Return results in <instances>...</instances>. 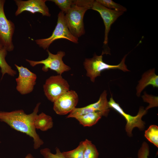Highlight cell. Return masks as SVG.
Here are the masks:
<instances>
[{
    "label": "cell",
    "instance_id": "6da1fadb",
    "mask_svg": "<svg viewBox=\"0 0 158 158\" xmlns=\"http://www.w3.org/2000/svg\"><path fill=\"white\" fill-rule=\"evenodd\" d=\"M40 104V102L37 104L33 112L28 114L22 109L11 112L0 111V121L6 123L13 129L32 138L35 149L39 148L44 143L37 133L34 125Z\"/></svg>",
    "mask_w": 158,
    "mask_h": 158
},
{
    "label": "cell",
    "instance_id": "7a4b0ae2",
    "mask_svg": "<svg viewBox=\"0 0 158 158\" xmlns=\"http://www.w3.org/2000/svg\"><path fill=\"white\" fill-rule=\"evenodd\" d=\"M95 0H73L71 8L65 14L68 28L71 34L78 38L85 33L83 18L85 12L91 9Z\"/></svg>",
    "mask_w": 158,
    "mask_h": 158
},
{
    "label": "cell",
    "instance_id": "3957f363",
    "mask_svg": "<svg viewBox=\"0 0 158 158\" xmlns=\"http://www.w3.org/2000/svg\"><path fill=\"white\" fill-rule=\"evenodd\" d=\"M102 54L98 56L95 53L92 58H86L83 62V66L86 71V75L90 78L91 82H94L95 78L100 76L102 71L105 70L113 69L121 70L124 72L130 71L125 64L127 55L124 56L119 64L111 65L103 61Z\"/></svg>",
    "mask_w": 158,
    "mask_h": 158
},
{
    "label": "cell",
    "instance_id": "277c9868",
    "mask_svg": "<svg viewBox=\"0 0 158 158\" xmlns=\"http://www.w3.org/2000/svg\"><path fill=\"white\" fill-rule=\"evenodd\" d=\"M65 39L74 43H78V38L73 36L67 26L65 18V14L60 11L58 15L57 24L51 35L44 39H37L35 41L40 47L45 50L48 49L50 44L55 40Z\"/></svg>",
    "mask_w": 158,
    "mask_h": 158
},
{
    "label": "cell",
    "instance_id": "5b68a950",
    "mask_svg": "<svg viewBox=\"0 0 158 158\" xmlns=\"http://www.w3.org/2000/svg\"><path fill=\"white\" fill-rule=\"evenodd\" d=\"M46 50L48 55L47 59L38 61L26 59V61L32 67L43 64L42 69L43 71L46 72L50 69L55 71L58 75H61L64 72L71 69L70 67L65 64L63 61V58L65 55V52L60 51L56 54H54L48 49Z\"/></svg>",
    "mask_w": 158,
    "mask_h": 158
},
{
    "label": "cell",
    "instance_id": "8992f818",
    "mask_svg": "<svg viewBox=\"0 0 158 158\" xmlns=\"http://www.w3.org/2000/svg\"><path fill=\"white\" fill-rule=\"evenodd\" d=\"M5 0H0V44L7 51H13V37L15 29L14 23L8 20L4 11Z\"/></svg>",
    "mask_w": 158,
    "mask_h": 158
},
{
    "label": "cell",
    "instance_id": "52a82bcc",
    "mask_svg": "<svg viewBox=\"0 0 158 158\" xmlns=\"http://www.w3.org/2000/svg\"><path fill=\"white\" fill-rule=\"evenodd\" d=\"M44 94L48 99L54 102L59 97L70 90L67 81L61 75L50 76L43 86Z\"/></svg>",
    "mask_w": 158,
    "mask_h": 158
},
{
    "label": "cell",
    "instance_id": "ba28073f",
    "mask_svg": "<svg viewBox=\"0 0 158 158\" xmlns=\"http://www.w3.org/2000/svg\"><path fill=\"white\" fill-rule=\"evenodd\" d=\"M108 104L109 108L113 109L126 119V123L125 130L129 136H132V131L135 127L138 128L140 130H143L144 129L145 123L142 120V118L147 113V111L144 109V107H140L137 114L135 116H133L126 113L119 104L114 100L112 96L108 102Z\"/></svg>",
    "mask_w": 158,
    "mask_h": 158
},
{
    "label": "cell",
    "instance_id": "9c48e42d",
    "mask_svg": "<svg viewBox=\"0 0 158 158\" xmlns=\"http://www.w3.org/2000/svg\"><path fill=\"white\" fill-rule=\"evenodd\" d=\"M107 95V91L104 90L97 102L85 107H75L67 116L66 118H75L81 115L94 112H100L103 116L107 117L110 111Z\"/></svg>",
    "mask_w": 158,
    "mask_h": 158
},
{
    "label": "cell",
    "instance_id": "30bf717a",
    "mask_svg": "<svg viewBox=\"0 0 158 158\" xmlns=\"http://www.w3.org/2000/svg\"><path fill=\"white\" fill-rule=\"evenodd\" d=\"M14 65L19 73L18 77L16 79L17 90L23 95L30 93L36 83V75L26 67Z\"/></svg>",
    "mask_w": 158,
    "mask_h": 158
},
{
    "label": "cell",
    "instance_id": "8fae6325",
    "mask_svg": "<svg viewBox=\"0 0 158 158\" xmlns=\"http://www.w3.org/2000/svg\"><path fill=\"white\" fill-rule=\"evenodd\" d=\"M78 100L77 93L74 90H69L54 101L53 109L56 114L59 115L70 113L76 107Z\"/></svg>",
    "mask_w": 158,
    "mask_h": 158
},
{
    "label": "cell",
    "instance_id": "7c38bea8",
    "mask_svg": "<svg viewBox=\"0 0 158 158\" xmlns=\"http://www.w3.org/2000/svg\"><path fill=\"white\" fill-rule=\"evenodd\" d=\"M46 0H14L17 7L15 15L18 16L23 12L27 11L32 13H39L43 16L50 17L48 8L46 4Z\"/></svg>",
    "mask_w": 158,
    "mask_h": 158
},
{
    "label": "cell",
    "instance_id": "4fadbf2b",
    "mask_svg": "<svg viewBox=\"0 0 158 158\" xmlns=\"http://www.w3.org/2000/svg\"><path fill=\"white\" fill-rule=\"evenodd\" d=\"M91 9L98 12L103 20L105 26L103 43L104 45L107 44L108 34L111 25L124 12L108 9L96 1H94Z\"/></svg>",
    "mask_w": 158,
    "mask_h": 158
},
{
    "label": "cell",
    "instance_id": "5bb4252c",
    "mask_svg": "<svg viewBox=\"0 0 158 158\" xmlns=\"http://www.w3.org/2000/svg\"><path fill=\"white\" fill-rule=\"evenodd\" d=\"M150 85L154 87H158V76L155 73L154 68L150 69L142 74L136 88L137 96L139 97L142 91Z\"/></svg>",
    "mask_w": 158,
    "mask_h": 158
},
{
    "label": "cell",
    "instance_id": "9a60e30c",
    "mask_svg": "<svg viewBox=\"0 0 158 158\" xmlns=\"http://www.w3.org/2000/svg\"><path fill=\"white\" fill-rule=\"evenodd\" d=\"M102 116L100 112H94L81 115L75 118L84 126L90 127L96 124Z\"/></svg>",
    "mask_w": 158,
    "mask_h": 158
},
{
    "label": "cell",
    "instance_id": "2e32d148",
    "mask_svg": "<svg viewBox=\"0 0 158 158\" xmlns=\"http://www.w3.org/2000/svg\"><path fill=\"white\" fill-rule=\"evenodd\" d=\"M34 125L36 129L42 131H46L51 128L53 126L52 117L43 112H42L36 117Z\"/></svg>",
    "mask_w": 158,
    "mask_h": 158
},
{
    "label": "cell",
    "instance_id": "e0dca14e",
    "mask_svg": "<svg viewBox=\"0 0 158 158\" xmlns=\"http://www.w3.org/2000/svg\"><path fill=\"white\" fill-rule=\"evenodd\" d=\"M7 54V51L4 48L0 50V68L2 78L6 73L12 76H14L16 74V71L12 68L6 60L5 57Z\"/></svg>",
    "mask_w": 158,
    "mask_h": 158
},
{
    "label": "cell",
    "instance_id": "ac0fdd59",
    "mask_svg": "<svg viewBox=\"0 0 158 158\" xmlns=\"http://www.w3.org/2000/svg\"><path fill=\"white\" fill-rule=\"evenodd\" d=\"M84 141L85 144L84 158H98L99 153L95 146L87 139Z\"/></svg>",
    "mask_w": 158,
    "mask_h": 158
},
{
    "label": "cell",
    "instance_id": "d6986e66",
    "mask_svg": "<svg viewBox=\"0 0 158 158\" xmlns=\"http://www.w3.org/2000/svg\"><path fill=\"white\" fill-rule=\"evenodd\" d=\"M145 137L151 143L158 147V127L156 125H150L145 133Z\"/></svg>",
    "mask_w": 158,
    "mask_h": 158
},
{
    "label": "cell",
    "instance_id": "ffe728a7",
    "mask_svg": "<svg viewBox=\"0 0 158 158\" xmlns=\"http://www.w3.org/2000/svg\"><path fill=\"white\" fill-rule=\"evenodd\" d=\"M85 147L84 142L82 141L80 142L78 146L75 149L62 153L66 158H84Z\"/></svg>",
    "mask_w": 158,
    "mask_h": 158
},
{
    "label": "cell",
    "instance_id": "44dd1931",
    "mask_svg": "<svg viewBox=\"0 0 158 158\" xmlns=\"http://www.w3.org/2000/svg\"><path fill=\"white\" fill-rule=\"evenodd\" d=\"M95 1L101 5L110 9L123 12L127 11L126 8L119 4L115 3L111 0H96Z\"/></svg>",
    "mask_w": 158,
    "mask_h": 158
},
{
    "label": "cell",
    "instance_id": "7402d4cb",
    "mask_svg": "<svg viewBox=\"0 0 158 158\" xmlns=\"http://www.w3.org/2000/svg\"><path fill=\"white\" fill-rule=\"evenodd\" d=\"M49 1L54 2L65 14L70 8L73 2V0H50Z\"/></svg>",
    "mask_w": 158,
    "mask_h": 158
},
{
    "label": "cell",
    "instance_id": "603a6c76",
    "mask_svg": "<svg viewBox=\"0 0 158 158\" xmlns=\"http://www.w3.org/2000/svg\"><path fill=\"white\" fill-rule=\"evenodd\" d=\"M56 153L53 154L49 149L46 148L41 149L40 152L44 158H66L58 148L56 147Z\"/></svg>",
    "mask_w": 158,
    "mask_h": 158
},
{
    "label": "cell",
    "instance_id": "cb8c5ba5",
    "mask_svg": "<svg viewBox=\"0 0 158 158\" xmlns=\"http://www.w3.org/2000/svg\"><path fill=\"white\" fill-rule=\"evenodd\" d=\"M142 98L144 102L149 104L145 109L146 110L151 108L158 106V97L149 95L144 92V95L142 96Z\"/></svg>",
    "mask_w": 158,
    "mask_h": 158
},
{
    "label": "cell",
    "instance_id": "d4e9b609",
    "mask_svg": "<svg viewBox=\"0 0 158 158\" xmlns=\"http://www.w3.org/2000/svg\"><path fill=\"white\" fill-rule=\"evenodd\" d=\"M150 153L149 146L145 142H144L138 152V158H148Z\"/></svg>",
    "mask_w": 158,
    "mask_h": 158
},
{
    "label": "cell",
    "instance_id": "484cf974",
    "mask_svg": "<svg viewBox=\"0 0 158 158\" xmlns=\"http://www.w3.org/2000/svg\"><path fill=\"white\" fill-rule=\"evenodd\" d=\"M25 158H35L34 157L32 154H28Z\"/></svg>",
    "mask_w": 158,
    "mask_h": 158
},
{
    "label": "cell",
    "instance_id": "4316f807",
    "mask_svg": "<svg viewBox=\"0 0 158 158\" xmlns=\"http://www.w3.org/2000/svg\"><path fill=\"white\" fill-rule=\"evenodd\" d=\"M3 48L2 45L0 44V50L2 49Z\"/></svg>",
    "mask_w": 158,
    "mask_h": 158
},
{
    "label": "cell",
    "instance_id": "83f0119b",
    "mask_svg": "<svg viewBox=\"0 0 158 158\" xmlns=\"http://www.w3.org/2000/svg\"><path fill=\"white\" fill-rule=\"evenodd\" d=\"M132 158L131 157H127V158Z\"/></svg>",
    "mask_w": 158,
    "mask_h": 158
}]
</instances>
